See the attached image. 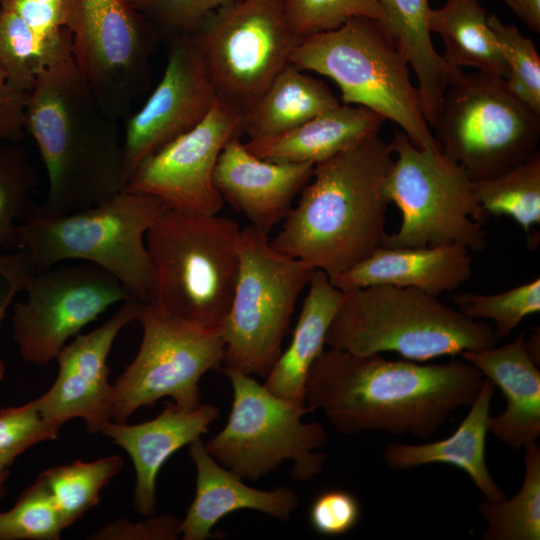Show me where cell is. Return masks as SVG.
Returning a JSON list of instances; mask_svg holds the SVG:
<instances>
[{
  "label": "cell",
  "instance_id": "4",
  "mask_svg": "<svg viewBox=\"0 0 540 540\" xmlns=\"http://www.w3.org/2000/svg\"><path fill=\"white\" fill-rule=\"evenodd\" d=\"M325 345L356 355L395 352L424 362L497 345L493 327L422 290L371 285L342 292Z\"/></svg>",
  "mask_w": 540,
  "mask_h": 540
},
{
  "label": "cell",
  "instance_id": "29",
  "mask_svg": "<svg viewBox=\"0 0 540 540\" xmlns=\"http://www.w3.org/2000/svg\"><path fill=\"white\" fill-rule=\"evenodd\" d=\"M479 0H446L430 10L428 28L442 38L443 59L453 68L472 67L507 78L508 68Z\"/></svg>",
  "mask_w": 540,
  "mask_h": 540
},
{
  "label": "cell",
  "instance_id": "19",
  "mask_svg": "<svg viewBox=\"0 0 540 540\" xmlns=\"http://www.w3.org/2000/svg\"><path fill=\"white\" fill-rule=\"evenodd\" d=\"M312 163H282L257 157L239 136L223 147L214 184L224 201L243 213L250 225L269 235L283 222L313 175Z\"/></svg>",
  "mask_w": 540,
  "mask_h": 540
},
{
  "label": "cell",
  "instance_id": "43",
  "mask_svg": "<svg viewBox=\"0 0 540 540\" xmlns=\"http://www.w3.org/2000/svg\"><path fill=\"white\" fill-rule=\"evenodd\" d=\"M28 94L13 86L0 70V144L23 139Z\"/></svg>",
  "mask_w": 540,
  "mask_h": 540
},
{
  "label": "cell",
  "instance_id": "31",
  "mask_svg": "<svg viewBox=\"0 0 540 540\" xmlns=\"http://www.w3.org/2000/svg\"><path fill=\"white\" fill-rule=\"evenodd\" d=\"M474 196L488 215L508 216L526 233L528 247L532 230L540 224V152L507 171L472 181Z\"/></svg>",
  "mask_w": 540,
  "mask_h": 540
},
{
  "label": "cell",
  "instance_id": "38",
  "mask_svg": "<svg viewBox=\"0 0 540 540\" xmlns=\"http://www.w3.org/2000/svg\"><path fill=\"white\" fill-rule=\"evenodd\" d=\"M287 20L301 38L340 27L353 17L382 21L377 0H281Z\"/></svg>",
  "mask_w": 540,
  "mask_h": 540
},
{
  "label": "cell",
  "instance_id": "39",
  "mask_svg": "<svg viewBox=\"0 0 540 540\" xmlns=\"http://www.w3.org/2000/svg\"><path fill=\"white\" fill-rule=\"evenodd\" d=\"M60 427L41 414L36 399L19 407L0 410V464L10 467L14 460L33 445L54 440Z\"/></svg>",
  "mask_w": 540,
  "mask_h": 540
},
{
  "label": "cell",
  "instance_id": "15",
  "mask_svg": "<svg viewBox=\"0 0 540 540\" xmlns=\"http://www.w3.org/2000/svg\"><path fill=\"white\" fill-rule=\"evenodd\" d=\"M54 265L35 273L23 302L13 304V338L35 365L55 360L67 340L118 302L135 299L107 270L88 262Z\"/></svg>",
  "mask_w": 540,
  "mask_h": 540
},
{
  "label": "cell",
  "instance_id": "8",
  "mask_svg": "<svg viewBox=\"0 0 540 540\" xmlns=\"http://www.w3.org/2000/svg\"><path fill=\"white\" fill-rule=\"evenodd\" d=\"M239 271L221 329L222 367L266 377L282 352L296 302L315 269L272 247L269 235L241 229Z\"/></svg>",
  "mask_w": 540,
  "mask_h": 540
},
{
  "label": "cell",
  "instance_id": "7",
  "mask_svg": "<svg viewBox=\"0 0 540 540\" xmlns=\"http://www.w3.org/2000/svg\"><path fill=\"white\" fill-rule=\"evenodd\" d=\"M290 63L332 79L343 104L362 106L396 123L417 147L442 152L427 123L409 63L379 22L353 17L301 38Z\"/></svg>",
  "mask_w": 540,
  "mask_h": 540
},
{
  "label": "cell",
  "instance_id": "42",
  "mask_svg": "<svg viewBox=\"0 0 540 540\" xmlns=\"http://www.w3.org/2000/svg\"><path fill=\"white\" fill-rule=\"evenodd\" d=\"M181 535V520L170 516H150L133 522L128 519L112 521L95 531L92 540H174Z\"/></svg>",
  "mask_w": 540,
  "mask_h": 540
},
{
  "label": "cell",
  "instance_id": "2",
  "mask_svg": "<svg viewBox=\"0 0 540 540\" xmlns=\"http://www.w3.org/2000/svg\"><path fill=\"white\" fill-rule=\"evenodd\" d=\"M393 161L390 143L378 133L316 163L296 206L270 239L272 247L329 279L383 247Z\"/></svg>",
  "mask_w": 540,
  "mask_h": 540
},
{
  "label": "cell",
  "instance_id": "17",
  "mask_svg": "<svg viewBox=\"0 0 540 540\" xmlns=\"http://www.w3.org/2000/svg\"><path fill=\"white\" fill-rule=\"evenodd\" d=\"M217 97L190 34L176 35L161 81L127 122L122 142L126 179L146 157L197 126Z\"/></svg>",
  "mask_w": 540,
  "mask_h": 540
},
{
  "label": "cell",
  "instance_id": "32",
  "mask_svg": "<svg viewBox=\"0 0 540 540\" xmlns=\"http://www.w3.org/2000/svg\"><path fill=\"white\" fill-rule=\"evenodd\" d=\"M523 448L525 475L517 494L509 500H485L478 505L487 523L484 540L540 539V448L536 441Z\"/></svg>",
  "mask_w": 540,
  "mask_h": 540
},
{
  "label": "cell",
  "instance_id": "22",
  "mask_svg": "<svg viewBox=\"0 0 540 540\" xmlns=\"http://www.w3.org/2000/svg\"><path fill=\"white\" fill-rule=\"evenodd\" d=\"M472 273L470 251L461 245L380 247L330 281L342 292L392 285L416 288L438 297L455 291Z\"/></svg>",
  "mask_w": 540,
  "mask_h": 540
},
{
  "label": "cell",
  "instance_id": "1",
  "mask_svg": "<svg viewBox=\"0 0 540 540\" xmlns=\"http://www.w3.org/2000/svg\"><path fill=\"white\" fill-rule=\"evenodd\" d=\"M483 374L467 361L419 364L329 348L312 364L305 403L341 434L379 430L429 440L477 397Z\"/></svg>",
  "mask_w": 540,
  "mask_h": 540
},
{
  "label": "cell",
  "instance_id": "48",
  "mask_svg": "<svg viewBox=\"0 0 540 540\" xmlns=\"http://www.w3.org/2000/svg\"><path fill=\"white\" fill-rule=\"evenodd\" d=\"M36 1L41 2V3H61L64 0H36Z\"/></svg>",
  "mask_w": 540,
  "mask_h": 540
},
{
  "label": "cell",
  "instance_id": "26",
  "mask_svg": "<svg viewBox=\"0 0 540 540\" xmlns=\"http://www.w3.org/2000/svg\"><path fill=\"white\" fill-rule=\"evenodd\" d=\"M342 294L324 271L315 269L292 340L265 377L263 385L271 393L286 400L305 403L309 370L324 350L326 334Z\"/></svg>",
  "mask_w": 540,
  "mask_h": 540
},
{
  "label": "cell",
  "instance_id": "35",
  "mask_svg": "<svg viewBox=\"0 0 540 540\" xmlns=\"http://www.w3.org/2000/svg\"><path fill=\"white\" fill-rule=\"evenodd\" d=\"M453 301L466 317L491 320L497 337L505 338L525 317L540 312V279L497 294L458 292Z\"/></svg>",
  "mask_w": 540,
  "mask_h": 540
},
{
  "label": "cell",
  "instance_id": "21",
  "mask_svg": "<svg viewBox=\"0 0 540 540\" xmlns=\"http://www.w3.org/2000/svg\"><path fill=\"white\" fill-rule=\"evenodd\" d=\"M188 453L196 468V490L181 520L183 540L208 539L223 517L238 510H256L286 521L297 509L298 496L292 489L279 486L261 490L248 486L208 453L201 438L189 444Z\"/></svg>",
  "mask_w": 540,
  "mask_h": 540
},
{
  "label": "cell",
  "instance_id": "33",
  "mask_svg": "<svg viewBox=\"0 0 540 540\" xmlns=\"http://www.w3.org/2000/svg\"><path fill=\"white\" fill-rule=\"evenodd\" d=\"M119 455L50 467L40 476L47 485L64 529L99 503L101 490L123 468Z\"/></svg>",
  "mask_w": 540,
  "mask_h": 540
},
{
  "label": "cell",
  "instance_id": "34",
  "mask_svg": "<svg viewBox=\"0 0 540 540\" xmlns=\"http://www.w3.org/2000/svg\"><path fill=\"white\" fill-rule=\"evenodd\" d=\"M39 171L20 142L0 144V247L18 250V226L35 208Z\"/></svg>",
  "mask_w": 540,
  "mask_h": 540
},
{
  "label": "cell",
  "instance_id": "10",
  "mask_svg": "<svg viewBox=\"0 0 540 540\" xmlns=\"http://www.w3.org/2000/svg\"><path fill=\"white\" fill-rule=\"evenodd\" d=\"M389 143L394 161L387 194L402 220L383 247L457 244L470 252L485 250L483 223L488 214L477 202L467 173L443 152L417 147L402 131Z\"/></svg>",
  "mask_w": 540,
  "mask_h": 540
},
{
  "label": "cell",
  "instance_id": "27",
  "mask_svg": "<svg viewBox=\"0 0 540 540\" xmlns=\"http://www.w3.org/2000/svg\"><path fill=\"white\" fill-rule=\"evenodd\" d=\"M340 104L323 81L289 63L242 112L241 134L248 139L274 136Z\"/></svg>",
  "mask_w": 540,
  "mask_h": 540
},
{
  "label": "cell",
  "instance_id": "9",
  "mask_svg": "<svg viewBox=\"0 0 540 540\" xmlns=\"http://www.w3.org/2000/svg\"><path fill=\"white\" fill-rule=\"evenodd\" d=\"M233 388L231 412L224 428L205 448L221 465L242 479L257 481L285 460L292 461L294 481H311L323 469L327 435L317 421L302 422L312 412L306 403L286 400L271 393L253 376L223 368Z\"/></svg>",
  "mask_w": 540,
  "mask_h": 540
},
{
  "label": "cell",
  "instance_id": "16",
  "mask_svg": "<svg viewBox=\"0 0 540 540\" xmlns=\"http://www.w3.org/2000/svg\"><path fill=\"white\" fill-rule=\"evenodd\" d=\"M241 119L242 112L218 96L197 126L139 163L125 190L154 196L183 214H218L224 200L214 170L225 144L240 137Z\"/></svg>",
  "mask_w": 540,
  "mask_h": 540
},
{
  "label": "cell",
  "instance_id": "3",
  "mask_svg": "<svg viewBox=\"0 0 540 540\" xmlns=\"http://www.w3.org/2000/svg\"><path fill=\"white\" fill-rule=\"evenodd\" d=\"M25 118L48 176L47 197L38 211L67 214L126 189L116 120L101 108L73 53L38 75Z\"/></svg>",
  "mask_w": 540,
  "mask_h": 540
},
{
  "label": "cell",
  "instance_id": "36",
  "mask_svg": "<svg viewBox=\"0 0 540 540\" xmlns=\"http://www.w3.org/2000/svg\"><path fill=\"white\" fill-rule=\"evenodd\" d=\"M63 530L60 514L40 475L10 510L0 512V540H58Z\"/></svg>",
  "mask_w": 540,
  "mask_h": 540
},
{
  "label": "cell",
  "instance_id": "37",
  "mask_svg": "<svg viewBox=\"0 0 540 540\" xmlns=\"http://www.w3.org/2000/svg\"><path fill=\"white\" fill-rule=\"evenodd\" d=\"M488 24L508 68L509 89L540 115V56L535 44L514 24H504L493 14L488 15Z\"/></svg>",
  "mask_w": 540,
  "mask_h": 540
},
{
  "label": "cell",
  "instance_id": "30",
  "mask_svg": "<svg viewBox=\"0 0 540 540\" xmlns=\"http://www.w3.org/2000/svg\"><path fill=\"white\" fill-rule=\"evenodd\" d=\"M72 53L68 28L42 36L13 11L0 7V70L16 88L30 92L41 71Z\"/></svg>",
  "mask_w": 540,
  "mask_h": 540
},
{
  "label": "cell",
  "instance_id": "44",
  "mask_svg": "<svg viewBox=\"0 0 540 540\" xmlns=\"http://www.w3.org/2000/svg\"><path fill=\"white\" fill-rule=\"evenodd\" d=\"M0 7L13 11L37 34L51 36L64 26V1L41 3L36 0H0Z\"/></svg>",
  "mask_w": 540,
  "mask_h": 540
},
{
  "label": "cell",
  "instance_id": "6",
  "mask_svg": "<svg viewBox=\"0 0 540 540\" xmlns=\"http://www.w3.org/2000/svg\"><path fill=\"white\" fill-rule=\"evenodd\" d=\"M240 236L233 219L166 207L145 237L153 270L150 302L221 331L239 271Z\"/></svg>",
  "mask_w": 540,
  "mask_h": 540
},
{
  "label": "cell",
  "instance_id": "41",
  "mask_svg": "<svg viewBox=\"0 0 540 540\" xmlns=\"http://www.w3.org/2000/svg\"><path fill=\"white\" fill-rule=\"evenodd\" d=\"M361 516L359 501L344 489H328L320 493L309 509L311 527L325 536H341L351 531Z\"/></svg>",
  "mask_w": 540,
  "mask_h": 540
},
{
  "label": "cell",
  "instance_id": "11",
  "mask_svg": "<svg viewBox=\"0 0 540 540\" xmlns=\"http://www.w3.org/2000/svg\"><path fill=\"white\" fill-rule=\"evenodd\" d=\"M434 128L443 154L475 181L538 151L540 115L512 93L505 78L462 72L446 88Z\"/></svg>",
  "mask_w": 540,
  "mask_h": 540
},
{
  "label": "cell",
  "instance_id": "46",
  "mask_svg": "<svg viewBox=\"0 0 540 540\" xmlns=\"http://www.w3.org/2000/svg\"><path fill=\"white\" fill-rule=\"evenodd\" d=\"M20 292L17 288L8 285V288L3 296L0 297V326L6 316L8 307L12 304L15 295ZM5 374V364L0 358V382Z\"/></svg>",
  "mask_w": 540,
  "mask_h": 540
},
{
  "label": "cell",
  "instance_id": "23",
  "mask_svg": "<svg viewBox=\"0 0 540 540\" xmlns=\"http://www.w3.org/2000/svg\"><path fill=\"white\" fill-rule=\"evenodd\" d=\"M498 386L507 400L506 409L490 416L488 432L517 450L540 434V371L522 331L512 342L459 355ZM538 364V363H537Z\"/></svg>",
  "mask_w": 540,
  "mask_h": 540
},
{
  "label": "cell",
  "instance_id": "5",
  "mask_svg": "<svg viewBox=\"0 0 540 540\" xmlns=\"http://www.w3.org/2000/svg\"><path fill=\"white\" fill-rule=\"evenodd\" d=\"M165 208L154 196L127 190L67 214H43L35 206L19 223L20 249L36 273L66 261L92 263L147 303L152 300L153 270L145 237Z\"/></svg>",
  "mask_w": 540,
  "mask_h": 540
},
{
  "label": "cell",
  "instance_id": "25",
  "mask_svg": "<svg viewBox=\"0 0 540 540\" xmlns=\"http://www.w3.org/2000/svg\"><path fill=\"white\" fill-rule=\"evenodd\" d=\"M385 121L365 107L340 104L286 132L244 143L265 160L316 164L378 134Z\"/></svg>",
  "mask_w": 540,
  "mask_h": 540
},
{
  "label": "cell",
  "instance_id": "13",
  "mask_svg": "<svg viewBox=\"0 0 540 540\" xmlns=\"http://www.w3.org/2000/svg\"><path fill=\"white\" fill-rule=\"evenodd\" d=\"M190 36L218 96L247 110L290 63L301 40L281 0H234L210 15Z\"/></svg>",
  "mask_w": 540,
  "mask_h": 540
},
{
  "label": "cell",
  "instance_id": "20",
  "mask_svg": "<svg viewBox=\"0 0 540 540\" xmlns=\"http://www.w3.org/2000/svg\"><path fill=\"white\" fill-rule=\"evenodd\" d=\"M219 413V408L212 404L183 410L168 402L152 420L134 425L110 421L102 428L100 433L123 448L133 462V504L139 514H155L156 481L161 467L176 451L201 438Z\"/></svg>",
  "mask_w": 540,
  "mask_h": 540
},
{
  "label": "cell",
  "instance_id": "24",
  "mask_svg": "<svg viewBox=\"0 0 540 540\" xmlns=\"http://www.w3.org/2000/svg\"><path fill=\"white\" fill-rule=\"evenodd\" d=\"M495 384L484 378L480 391L458 428L447 438L423 444L389 443L383 451L387 465L403 470L431 463H446L464 470L485 500L506 498L487 466L486 437Z\"/></svg>",
  "mask_w": 540,
  "mask_h": 540
},
{
  "label": "cell",
  "instance_id": "12",
  "mask_svg": "<svg viewBox=\"0 0 540 540\" xmlns=\"http://www.w3.org/2000/svg\"><path fill=\"white\" fill-rule=\"evenodd\" d=\"M143 329L139 350L113 384L111 417L126 422L140 407L170 397L176 407L201 405L199 382L220 370L225 351L221 331L182 319L158 305L139 301Z\"/></svg>",
  "mask_w": 540,
  "mask_h": 540
},
{
  "label": "cell",
  "instance_id": "18",
  "mask_svg": "<svg viewBox=\"0 0 540 540\" xmlns=\"http://www.w3.org/2000/svg\"><path fill=\"white\" fill-rule=\"evenodd\" d=\"M138 311V300L125 301L101 326L76 335L62 347L55 359L57 377L36 399L47 421L61 428L68 420L79 418L91 434L100 433L112 421L113 385L108 381L107 359L116 337L137 319Z\"/></svg>",
  "mask_w": 540,
  "mask_h": 540
},
{
  "label": "cell",
  "instance_id": "28",
  "mask_svg": "<svg viewBox=\"0 0 540 540\" xmlns=\"http://www.w3.org/2000/svg\"><path fill=\"white\" fill-rule=\"evenodd\" d=\"M383 13L378 21L416 74L421 101L438 103L458 73L435 49L428 28L430 0H377Z\"/></svg>",
  "mask_w": 540,
  "mask_h": 540
},
{
  "label": "cell",
  "instance_id": "47",
  "mask_svg": "<svg viewBox=\"0 0 540 540\" xmlns=\"http://www.w3.org/2000/svg\"><path fill=\"white\" fill-rule=\"evenodd\" d=\"M9 473V467L0 464V498L4 495V484L9 476Z\"/></svg>",
  "mask_w": 540,
  "mask_h": 540
},
{
  "label": "cell",
  "instance_id": "14",
  "mask_svg": "<svg viewBox=\"0 0 540 540\" xmlns=\"http://www.w3.org/2000/svg\"><path fill=\"white\" fill-rule=\"evenodd\" d=\"M73 56L101 108L126 116L144 85L153 25L125 0H64Z\"/></svg>",
  "mask_w": 540,
  "mask_h": 540
},
{
  "label": "cell",
  "instance_id": "40",
  "mask_svg": "<svg viewBox=\"0 0 540 540\" xmlns=\"http://www.w3.org/2000/svg\"><path fill=\"white\" fill-rule=\"evenodd\" d=\"M151 24L176 35L194 32L210 15L234 0H125Z\"/></svg>",
  "mask_w": 540,
  "mask_h": 540
},
{
  "label": "cell",
  "instance_id": "45",
  "mask_svg": "<svg viewBox=\"0 0 540 540\" xmlns=\"http://www.w3.org/2000/svg\"><path fill=\"white\" fill-rule=\"evenodd\" d=\"M509 9L535 33H540V0H505Z\"/></svg>",
  "mask_w": 540,
  "mask_h": 540
}]
</instances>
